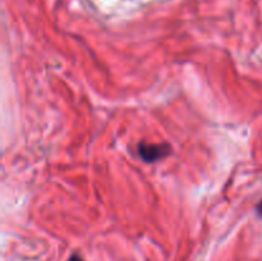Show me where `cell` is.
Here are the masks:
<instances>
[{"label": "cell", "instance_id": "1", "mask_svg": "<svg viewBox=\"0 0 262 261\" xmlns=\"http://www.w3.org/2000/svg\"><path fill=\"white\" fill-rule=\"evenodd\" d=\"M140 158L145 163H155L166 158L170 154L171 148L168 143H147L140 142L137 146Z\"/></svg>", "mask_w": 262, "mask_h": 261}, {"label": "cell", "instance_id": "2", "mask_svg": "<svg viewBox=\"0 0 262 261\" xmlns=\"http://www.w3.org/2000/svg\"><path fill=\"white\" fill-rule=\"evenodd\" d=\"M256 212H257L258 216H260L261 219H262V200H261L260 202H258L257 207H256Z\"/></svg>", "mask_w": 262, "mask_h": 261}, {"label": "cell", "instance_id": "3", "mask_svg": "<svg viewBox=\"0 0 262 261\" xmlns=\"http://www.w3.org/2000/svg\"><path fill=\"white\" fill-rule=\"evenodd\" d=\"M68 261H83V260H82L78 255H72L71 257H69Z\"/></svg>", "mask_w": 262, "mask_h": 261}]
</instances>
